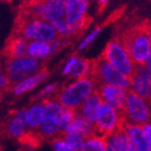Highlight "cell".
<instances>
[{
	"mask_svg": "<svg viewBox=\"0 0 151 151\" xmlns=\"http://www.w3.org/2000/svg\"><path fill=\"white\" fill-rule=\"evenodd\" d=\"M19 142L27 149H37L40 148L43 144V138L41 137L38 131L36 129H30V131H25V133L22 136H19Z\"/></svg>",
	"mask_w": 151,
	"mask_h": 151,
	"instance_id": "20",
	"label": "cell"
},
{
	"mask_svg": "<svg viewBox=\"0 0 151 151\" xmlns=\"http://www.w3.org/2000/svg\"><path fill=\"white\" fill-rule=\"evenodd\" d=\"M121 116H124L126 122L135 125L144 126L150 122V110L147 103L131 88L126 91L125 109Z\"/></svg>",
	"mask_w": 151,
	"mask_h": 151,
	"instance_id": "7",
	"label": "cell"
},
{
	"mask_svg": "<svg viewBox=\"0 0 151 151\" xmlns=\"http://www.w3.org/2000/svg\"><path fill=\"white\" fill-rule=\"evenodd\" d=\"M56 91H57V84H49L47 86H45L44 90H42L37 96H35L34 99H43L44 97L50 96V95H52Z\"/></svg>",
	"mask_w": 151,
	"mask_h": 151,
	"instance_id": "26",
	"label": "cell"
},
{
	"mask_svg": "<svg viewBox=\"0 0 151 151\" xmlns=\"http://www.w3.org/2000/svg\"><path fill=\"white\" fill-rule=\"evenodd\" d=\"M27 45H28V41H26L25 39L17 36L10 35L4 44L3 50L1 51V56L6 60V62L25 56Z\"/></svg>",
	"mask_w": 151,
	"mask_h": 151,
	"instance_id": "15",
	"label": "cell"
},
{
	"mask_svg": "<svg viewBox=\"0 0 151 151\" xmlns=\"http://www.w3.org/2000/svg\"><path fill=\"white\" fill-rule=\"evenodd\" d=\"M150 21L144 19L122 30L118 37L124 51L135 65H142L150 60Z\"/></svg>",
	"mask_w": 151,
	"mask_h": 151,
	"instance_id": "1",
	"label": "cell"
},
{
	"mask_svg": "<svg viewBox=\"0 0 151 151\" xmlns=\"http://www.w3.org/2000/svg\"><path fill=\"white\" fill-rule=\"evenodd\" d=\"M77 60H78V57L76 56V55L71 57V58L67 62L66 65H65V67H64V69H63V73H63V75H65V76L68 75V73H69V71L71 70V68L73 67V65L76 64V62H77Z\"/></svg>",
	"mask_w": 151,
	"mask_h": 151,
	"instance_id": "29",
	"label": "cell"
},
{
	"mask_svg": "<svg viewBox=\"0 0 151 151\" xmlns=\"http://www.w3.org/2000/svg\"><path fill=\"white\" fill-rule=\"evenodd\" d=\"M101 104H103L101 98L99 97V95L94 91L78 108L73 109V110H75V114L80 116V118H82V119L85 120L86 122H88L90 124L93 125L95 121L96 113H97L98 109H99Z\"/></svg>",
	"mask_w": 151,
	"mask_h": 151,
	"instance_id": "14",
	"label": "cell"
},
{
	"mask_svg": "<svg viewBox=\"0 0 151 151\" xmlns=\"http://www.w3.org/2000/svg\"><path fill=\"white\" fill-rule=\"evenodd\" d=\"M94 83L86 76L65 85L60 90H57L55 93L44 98L57 101L64 109H76L94 92Z\"/></svg>",
	"mask_w": 151,
	"mask_h": 151,
	"instance_id": "3",
	"label": "cell"
},
{
	"mask_svg": "<svg viewBox=\"0 0 151 151\" xmlns=\"http://www.w3.org/2000/svg\"><path fill=\"white\" fill-rule=\"evenodd\" d=\"M101 26H98L97 28L95 29L94 32H92L91 35H88V38H85L84 40L82 41L81 43L79 44V47H78V50H82V49H84L85 47H88V44L91 43L92 41L94 40L95 38H96V36L98 35V34H99V32H101Z\"/></svg>",
	"mask_w": 151,
	"mask_h": 151,
	"instance_id": "27",
	"label": "cell"
},
{
	"mask_svg": "<svg viewBox=\"0 0 151 151\" xmlns=\"http://www.w3.org/2000/svg\"><path fill=\"white\" fill-rule=\"evenodd\" d=\"M107 144L105 139L99 136H92L83 142L81 151H106Z\"/></svg>",
	"mask_w": 151,
	"mask_h": 151,
	"instance_id": "23",
	"label": "cell"
},
{
	"mask_svg": "<svg viewBox=\"0 0 151 151\" xmlns=\"http://www.w3.org/2000/svg\"><path fill=\"white\" fill-rule=\"evenodd\" d=\"M92 60H88V58H78L76 64L73 65V67L71 68V70L69 71L68 76H69L70 79L73 78H83V77H86L90 71V68H91L92 65Z\"/></svg>",
	"mask_w": 151,
	"mask_h": 151,
	"instance_id": "22",
	"label": "cell"
},
{
	"mask_svg": "<svg viewBox=\"0 0 151 151\" xmlns=\"http://www.w3.org/2000/svg\"><path fill=\"white\" fill-rule=\"evenodd\" d=\"M105 142L113 151H135L129 136L125 133L119 121V125L110 135L107 136Z\"/></svg>",
	"mask_w": 151,
	"mask_h": 151,
	"instance_id": "16",
	"label": "cell"
},
{
	"mask_svg": "<svg viewBox=\"0 0 151 151\" xmlns=\"http://www.w3.org/2000/svg\"><path fill=\"white\" fill-rule=\"evenodd\" d=\"M49 76H50V73H49L47 68V67H43V68H42L39 73H36V75L32 76V77H29V78L24 79L23 81L19 82L17 84H15L11 88V91L15 95H22V94H24V93H26V92L32 90L34 88H36L38 84H40L41 82L44 81Z\"/></svg>",
	"mask_w": 151,
	"mask_h": 151,
	"instance_id": "18",
	"label": "cell"
},
{
	"mask_svg": "<svg viewBox=\"0 0 151 151\" xmlns=\"http://www.w3.org/2000/svg\"><path fill=\"white\" fill-rule=\"evenodd\" d=\"M44 119V109L41 105H35L29 110L26 111L25 123L29 127L36 129L41 125Z\"/></svg>",
	"mask_w": 151,
	"mask_h": 151,
	"instance_id": "21",
	"label": "cell"
},
{
	"mask_svg": "<svg viewBox=\"0 0 151 151\" xmlns=\"http://www.w3.org/2000/svg\"><path fill=\"white\" fill-rule=\"evenodd\" d=\"M63 140L67 144L73 151H81L83 146V138L79 135H71V134H65L63 137Z\"/></svg>",
	"mask_w": 151,
	"mask_h": 151,
	"instance_id": "24",
	"label": "cell"
},
{
	"mask_svg": "<svg viewBox=\"0 0 151 151\" xmlns=\"http://www.w3.org/2000/svg\"><path fill=\"white\" fill-rule=\"evenodd\" d=\"M106 151H113V150L110 148V147H109V146H107V150H106Z\"/></svg>",
	"mask_w": 151,
	"mask_h": 151,
	"instance_id": "31",
	"label": "cell"
},
{
	"mask_svg": "<svg viewBox=\"0 0 151 151\" xmlns=\"http://www.w3.org/2000/svg\"><path fill=\"white\" fill-rule=\"evenodd\" d=\"M75 120V110L73 109H64L63 116L60 123V129L62 133H66L67 127L73 122Z\"/></svg>",
	"mask_w": 151,
	"mask_h": 151,
	"instance_id": "25",
	"label": "cell"
},
{
	"mask_svg": "<svg viewBox=\"0 0 151 151\" xmlns=\"http://www.w3.org/2000/svg\"><path fill=\"white\" fill-rule=\"evenodd\" d=\"M51 142H52L54 151H73L63 139H55V140H52Z\"/></svg>",
	"mask_w": 151,
	"mask_h": 151,
	"instance_id": "28",
	"label": "cell"
},
{
	"mask_svg": "<svg viewBox=\"0 0 151 151\" xmlns=\"http://www.w3.org/2000/svg\"><path fill=\"white\" fill-rule=\"evenodd\" d=\"M11 35L21 37L28 42L30 40L45 42L60 40V38L49 23L41 19L27 17L21 13H17L16 15Z\"/></svg>",
	"mask_w": 151,
	"mask_h": 151,
	"instance_id": "2",
	"label": "cell"
},
{
	"mask_svg": "<svg viewBox=\"0 0 151 151\" xmlns=\"http://www.w3.org/2000/svg\"><path fill=\"white\" fill-rule=\"evenodd\" d=\"M64 15H65V1L50 0V1H43L39 14V19L50 23L52 21L63 19Z\"/></svg>",
	"mask_w": 151,
	"mask_h": 151,
	"instance_id": "17",
	"label": "cell"
},
{
	"mask_svg": "<svg viewBox=\"0 0 151 151\" xmlns=\"http://www.w3.org/2000/svg\"><path fill=\"white\" fill-rule=\"evenodd\" d=\"M88 2L84 0H68L65 1V16L66 22L73 24L85 15Z\"/></svg>",
	"mask_w": 151,
	"mask_h": 151,
	"instance_id": "19",
	"label": "cell"
},
{
	"mask_svg": "<svg viewBox=\"0 0 151 151\" xmlns=\"http://www.w3.org/2000/svg\"><path fill=\"white\" fill-rule=\"evenodd\" d=\"M119 121L129 136L135 151H150V142L146 139L144 135L142 126L126 122V120L122 116H119Z\"/></svg>",
	"mask_w": 151,
	"mask_h": 151,
	"instance_id": "13",
	"label": "cell"
},
{
	"mask_svg": "<svg viewBox=\"0 0 151 151\" xmlns=\"http://www.w3.org/2000/svg\"><path fill=\"white\" fill-rule=\"evenodd\" d=\"M147 62L142 65H135L134 73L129 78V80H131V90H133L138 96H140L146 103L147 101L149 103L151 97V78L150 68L147 66Z\"/></svg>",
	"mask_w": 151,
	"mask_h": 151,
	"instance_id": "10",
	"label": "cell"
},
{
	"mask_svg": "<svg viewBox=\"0 0 151 151\" xmlns=\"http://www.w3.org/2000/svg\"><path fill=\"white\" fill-rule=\"evenodd\" d=\"M101 56L127 78H131L134 73L135 64L126 54L118 37L112 38L108 42Z\"/></svg>",
	"mask_w": 151,
	"mask_h": 151,
	"instance_id": "6",
	"label": "cell"
},
{
	"mask_svg": "<svg viewBox=\"0 0 151 151\" xmlns=\"http://www.w3.org/2000/svg\"><path fill=\"white\" fill-rule=\"evenodd\" d=\"M107 1H98V13L99 14H101L103 13V11H104V9L106 8V6H107Z\"/></svg>",
	"mask_w": 151,
	"mask_h": 151,
	"instance_id": "30",
	"label": "cell"
},
{
	"mask_svg": "<svg viewBox=\"0 0 151 151\" xmlns=\"http://www.w3.org/2000/svg\"><path fill=\"white\" fill-rule=\"evenodd\" d=\"M118 125H119V116L116 111L107 104L103 103L96 113L93 124L95 136L106 138L118 127Z\"/></svg>",
	"mask_w": 151,
	"mask_h": 151,
	"instance_id": "8",
	"label": "cell"
},
{
	"mask_svg": "<svg viewBox=\"0 0 151 151\" xmlns=\"http://www.w3.org/2000/svg\"><path fill=\"white\" fill-rule=\"evenodd\" d=\"M43 67L44 66L40 60H34L28 56H23L19 58H15V60H8L4 77L8 80L10 90L19 82L23 81L24 79L29 78L39 73Z\"/></svg>",
	"mask_w": 151,
	"mask_h": 151,
	"instance_id": "5",
	"label": "cell"
},
{
	"mask_svg": "<svg viewBox=\"0 0 151 151\" xmlns=\"http://www.w3.org/2000/svg\"><path fill=\"white\" fill-rule=\"evenodd\" d=\"M88 77L93 81L95 88L105 83V84L116 85L125 90L131 88L129 78L120 73L119 70L116 69L101 56L93 58Z\"/></svg>",
	"mask_w": 151,
	"mask_h": 151,
	"instance_id": "4",
	"label": "cell"
},
{
	"mask_svg": "<svg viewBox=\"0 0 151 151\" xmlns=\"http://www.w3.org/2000/svg\"><path fill=\"white\" fill-rule=\"evenodd\" d=\"M1 99H2V96H0V101H1Z\"/></svg>",
	"mask_w": 151,
	"mask_h": 151,
	"instance_id": "33",
	"label": "cell"
},
{
	"mask_svg": "<svg viewBox=\"0 0 151 151\" xmlns=\"http://www.w3.org/2000/svg\"><path fill=\"white\" fill-rule=\"evenodd\" d=\"M26 109L11 110L10 116L2 123H0V135L3 137L19 138L26 131Z\"/></svg>",
	"mask_w": 151,
	"mask_h": 151,
	"instance_id": "11",
	"label": "cell"
},
{
	"mask_svg": "<svg viewBox=\"0 0 151 151\" xmlns=\"http://www.w3.org/2000/svg\"><path fill=\"white\" fill-rule=\"evenodd\" d=\"M69 43V40H55L52 42L45 41H32L28 42L27 51L28 57L34 60H44L47 57L53 55L57 51L63 49Z\"/></svg>",
	"mask_w": 151,
	"mask_h": 151,
	"instance_id": "12",
	"label": "cell"
},
{
	"mask_svg": "<svg viewBox=\"0 0 151 151\" xmlns=\"http://www.w3.org/2000/svg\"><path fill=\"white\" fill-rule=\"evenodd\" d=\"M19 151H27V150H25V149H22V150H19Z\"/></svg>",
	"mask_w": 151,
	"mask_h": 151,
	"instance_id": "32",
	"label": "cell"
},
{
	"mask_svg": "<svg viewBox=\"0 0 151 151\" xmlns=\"http://www.w3.org/2000/svg\"><path fill=\"white\" fill-rule=\"evenodd\" d=\"M104 104H107L116 111V113L121 116L125 109V101H126V91L125 88H119L116 85L110 84H99L94 90Z\"/></svg>",
	"mask_w": 151,
	"mask_h": 151,
	"instance_id": "9",
	"label": "cell"
}]
</instances>
